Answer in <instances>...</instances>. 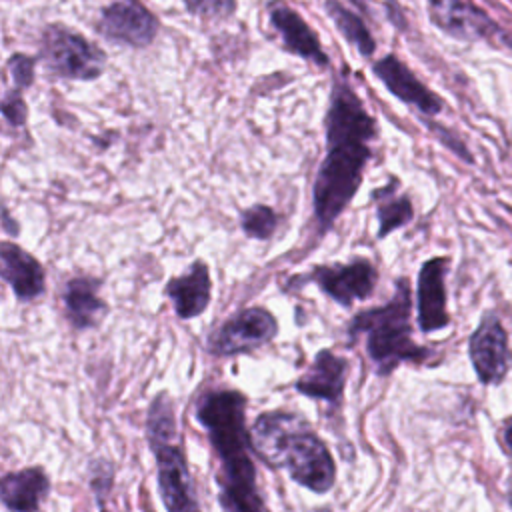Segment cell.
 <instances>
[{
	"instance_id": "obj_13",
	"label": "cell",
	"mask_w": 512,
	"mask_h": 512,
	"mask_svg": "<svg viewBox=\"0 0 512 512\" xmlns=\"http://www.w3.org/2000/svg\"><path fill=\"white\" fill-rule=\"evenodd\" d=\"M470 360L482 384H498L510 366L508 334L494 314H486L470 336Z\"/></svg>"
},
{
	"instance_id": "obj_30",
	"label": "cell",
	"mask_w": 512,
	"mask_h": 512,
	"mask_svg": "<svg viewBox=\"0 0 512 512\" xmlns=\"http://www.w3.org/2000/svg\"><path fill=\"white\" fill-rule=\"evenodd\" d=\"M350 2H354L362 12H368V6H366V2H364V0H350Z\"/></svg>"
},
{
	"instance_id": "obj_18",
	"label": "cell",
	"mask_w": 512,
	"mask_h": 512,
	"mask_svg": "<svg viewBox=\"0 0 512 512\" xmlns=\"http://www.w3.org/2000/svg\"><path fill=\"white\" fill-rule=\"evenodd\" d=\"M102 280L92 276H74L62 288L66 320L76 330L96 328L108 314V304L100 296Z\"/></svg>"
},
{
	"instance_id": "obj_11",
	"label": "cell",
	"mask_w": 512,
	"mask_h": 512,
	"mask_svg": "<svg viewBox=\"0 0 512 512\" xmlns=\"http://www.w3.org/2000/svg\"><path fill=\"white\" fill-rule=\"evenodd\" d=\"M372 74L394 98L416 108L420 114L434 118L442 112V98L434 90H430L396 54H384L382 58H378L372 64Z\"/></svg>"
},
{
	"instance_id": "obj_20",
	"label": "cell",
	"mask_w": 512,
	"mask_h": 512,
	"mask_svg": "<svg viewBox=\"0 0 512 512\" xmlns=\"http://www.w3.org/2000/svg\"><path fill=\"white\" fill-rule=\"evenodd\" d=\"M372 202L376 206L378 232L376 238L382 240L394 230L406 226L414 218L412 200L408 194L400 192L398 178H390L388 184L372 190Z\"/></svg>"
},
{
	"instance_id": "obj_10",
	"label": "cell",
	"mask_w": 512,
	"mask_h": 512,
	"mask_svg": "<svg viewBox=\"0 0 512 512\" xmlns=\"http://www.w3.org/2000/svg\"><path fill=\"white\" fill-rule=\"evenodd\" d=\"M98 34L124 48H148L160 30L156 14L140 0H110L98 16Z\"/></svg>"
},
{
	"instance_id": "obj_19",
	"label": "cell",
	"mask_w": 512,
	"mask_h": 512,
	"mask_svg": "<svg viewBox=\"0 0 512 512\" xmlns=\"http://www.w3.org/2000/svg\"><path fill=\"white\" fill-rule=\"evenodd\" d=\"M50 492V478L42 466L6 472L0 480V500L8 512H38Z\"/></svg>"
},
{
	"instance_id": "obj_32",
	"label": "cell",
	"mask_w": 512,
	"mask_h": 512,
	"mask_svg": "<svg viewBox=\"0 0 512 512\" xmlns=\"http://www.w3.org/2000/svg\"><path fill=\"white\" fill-rule=\"evenodd\" d=\"M100 512H108V510H104V508H102V510H100Z\"/></svg>"
},
{
	"instance_id": "obj_12",
	"label": "cell",
	"mask_w": 512,
	"mask_h": 512,
	"mask_svg": "<svg viewBox=\"0 0 512 512\" xmlns=\"http://www.w3.org/2000/svg\"><path fill=\"white\" fill-rule=\"evenodd\" d=\"M268 22L276 30L286 52L322 70L330 66V56L326 54L318 34L292 6L282 0L268 2Z\"/></svg>"
},
{
	"instance_id": "obj_1",
	"label": "cell",
	"mask_w": 512,
	"mask_h": 512,
	"mask_svg": "<svg viewBox=\"0 0 512 512\" xmlns=\"http://www.w3.org/2000/svg\"><path fill=\"white\" fill-rule=\"evenodd\" d=\"M380 130L354 86L334 76L324 116L326 150L312 186V208L318 234H326L354 200L372 160Z\"/></svg>"
},
{
	"instance_id": "obj_7",
	"label": "cell",
	"mask_w": 512,
	"mask_h": 512,
	"mask_svg": "<svg viewBox=\"0 0 512 512\" xmlns=\"http://www.w3.org/2000/svg\"><path fill=\"white\" fill-rule=\"evenodd\" d=\"M378 272L368 258L356 256L344 264H316L308 272H300L288 278L286 290H298L314 284L328 298L342 308H352L354 302L366 300L376 288Z\"/></svg>"
},
{
	"instance_id": "obj_9",
	"label": "cell",
	"mask_w": 512,
	"mask_h": 512,
	"mask_svg": "<svg viewBox=\"0 0 512 512\" xmlns=\"http://www.w3.org/2000/svg\"><path fill=\"white\" fill-rule=\"evenodd\" d=\"M278 334L276 316L264 306H250L234 312L206 338L212 356H236L272 342Z\"/></svg>"
},
{
	"instance_id": "obj_23",
	"label": "cell",
	"mask_w": 512,
	"mask_h": 512,
	"mask_svg": "<svg viewBox=\"0 0 512 512\" xmlns=\"http://www.w3.org/2000/svg\"><path fill=\"white\" fill-rule=\"evenodd\" d=\"M188 14L210 20V22H222L236 14L238 0H180Z\"/></svg>"
},
{
	"instance_id": "obj_6",
	"label": "cell",
	"mask_w": 512,
	"mask_h": 512,
	"mask_svg": "<svg viewBox=\"0 0 512 512\" xmlns=\"http://www.w3.org/2000/svg\"><path fill=\"white\" fill-rule=\"evenodd\" d=\"M38 58L60 80L92 82L106 70V52L74 28L54 22L40 34Z\"/></svg>"
},
{
	"instance_id": "obj_8",
	"label": "cell",
	"mask_w": 512,
	"mask_h": 512,
	"mask_svg": "<svg viewBox=\"0 0 512 512\" xmlns=\"http://www.w3.org/2000/svg\"><path fill=\"white\" fill-rule=\"evenodd\" d=\"M432 26L460 42H486L504 48L508 32L472 0H426Z\"/></svg>"
},
{
	"instance_id": "obj_22",
	"label": "cell",
	"mask_w": 512,
	"mask_h": 512,
	"mask_svg": "<svg viewBox=\"0 0 512 512\" xmlns=\"http://www.w3.org/2000/svg\"><path fill=\"white\" fill-rule=\"evenodd\" d=\"M280 216L268 204H252L240 212V228L248 238L270 240L278 228Z\"/></svg>"
},
{
	"instance_id": "obj_4",
	"label": "cell",
	"mask_w": 512,
	"mask_h": 512,
	"mask_svg": "<svg viewBox=\"0 0 512 512\" xmlns=\"http://www.w3.org/2000/svg\"><path fill=\"white\" fill-rule=\"evenodd\" d=\"M412 296L408 278H398L394 294L386 304L360 310L346 326L350 344L364 336L366 352L378 376H388L400 364H422L430 356L412 338Z\"/></svg>"
},
{
	"instance_id": "obj_14",
	"label": "cell",
	"mask_w": 512,
	"mask_h": 512,
	"mask_svg": "<svg viewBox=\"0 0 512 512\" xmlns=\"http://www.w3.org/2000/svg\"><path fill=\"white\" fill-rule=\"evenodd\" d=\"M446 272L448 258L436 256L426 260L418 272L416 312L422 332H436L448 326L450 316L446 308Z\"/></svg>"
},
{
	"instance_id": "obj_31",
	"label": "cell",
	"mask_w": 512,
	"mask_h": 512,
	"mask_svg": "<svg viewBox=\"0 0 512 512\" xmlns=\"http://www.w3.org/2000/svg\"><path fill=\"white\" fill-rule=\"evenodd\" d=\"M314 512H332L330 508H318V510H314Z\"/></svg>"
},
{
	"instance_id": "obj_21",
	"label": "cell",
	"mask_w": 512,
	"mask_h": 512,
	"mask_svg": "<svg viewBox=\"0 0 512 512\" xmlns=\"http://www.w3.org/2000/svg\"><path fill=\"white\" fill-rule=\"evenodd\" d=\"M324 12L340 32V36L362 56L372 58L376 52V38L370 28L354 10L344 6L340 0H324Z\"/></svg>"
},
{
	"instance_id": "obj_25",
	"label": "cell",
	"mask_w": 512,
	"mask_h": 512,
	"mask_svg": "<svg viewBox=\"0 0 512 512\" xmlns=\"http://www.w3.org/2000/svg\"><path fill=\"white\" fill-rule=\"evenodd\" d=\"M112 484H114L112 462H108L104 458H94L90 462V488H92V494H94L96 502L100 504V508L104 506L106 498L110 496Z\"/></svg>"
},
{
	"instance_id": "obj_26",
	"label": "cell",
	"mask_w": 512,
	"mask_h": 512,
	"mask_svg": "<svg viewBox=\"0 0 512 512\" xmlns=\"http://www.w3.org/2000/svg\"><path fill=\"white\" fill-rule=\"evenodd\" d=\"M2 116L12 128H22L28 122V104L22 96V90L14 88L2 98Z\"/></svg>"
},
{
	"instance_id": "obj_3",
	"label": "cell",
	"mask_w": 512,
	"mask_h": 512,
	"mask_svg": "<svg viewBox=\"0 0 512 512\" xmlns=\"http://www.w3.org/2000/svg\"><path fill=\"white\" fill-rule=\"evenodd\" d=\"M254 454L292 482L314 494H328L336 484V462L310 422L292 410L276 408L256 416L250 426Z\"/></svg>"
},
{
	"instance_id": "obj_16",
	"label": "cell",
	"mask_w": 512,
	"mask_h": 512,
	"mask_svg": "<svg viewBox=\"0 0 512 512\" xmlns=\"http://www.w3.org/2000/svg\"><path fill=\"white\" fill-rule=\"evenodd\" d=\"M164 292L180 320L198 318L212 300V278L208 264L196 258L182 274L168 280Z\"/></svg>"
},
{
	"instance_id": "obj_2",
	"label": "cell",
	"mask_w": 512,
	"mask_h": 512,
	"mask_svg": "<svg viewBox=\"0 0 512 512\" xmlns=\"http://www.w3.org/2000/svg\"><path fill=\"white\" fill-rule=\"evenodd\" d=\"M246 406L248 398L236 388H208L194 402V418L208 434L218 460L222 512H270L258 490Z\"/></svg>"
},
{
	"instance_id": "obj_27",
	"label": "cell",
	"mask_w": 512,
	"mask_h": 512,
	"mask_svg": "<svg viewBox=\"0 0 512 512\" xmlns=\"http://www.w3.org/2000/svg\"><path fill=\"white\" fill-rule=\"evenodd\" d=\"M426 124H428V128L438 136V140H440L446 148H450L458 158H462V160L468 162V164L474 162V156L468 152V148L464 146V142H462L458 136L450 134L444 126H438V124H434V122H430V120H426Z\"/></svg>"
},
{
	"instance_id": "obj_15",
	"label": "cell",
	"mask_w": 512,
	"mask_h": 512,
	"mask_svg": "<svg viewBox=\"0 0 512 512\" xmlns=\"http://www.w3.org/2000/svg\"><path fill=\"white\" fill-rule=\"evenodd\" d=\"M346 372L348 362L330 348H322L314 354L308 370H304V374L294 382V388L306 398L324 400L332 408H338L344 396Z\"/></svg>"
},
{
	"instance_id": "obj_29",
	"label": "cell",
	"mask_w": 512,
	"mask_h": 512,
	"mask_svg": "<svg viewBox=\"0 0 512 512\" xmlns=\"http://www.w3.org/2000/svg\"><path fill=\"white\" fill-rule=\"evenodd\" d=\"M504 442H506V446H508V450L512 452V422L506 426V430H504Z\"/></svg>"
},
{
	"instance_id": "obj_5",
	"label": "cell",
	"mask_w": 512,
	"mask_h": 512,
	"mask_svg": "<svg viewBox=\"0 0 512 512\" xmlns=\"http://www.w3.org/2000/svg\"><path fill=\"white\" fill-rule=\"evenodd\" d=\"M146 440L156 460L158 492L166 512H202L186 454L178 442L174 402L158 392L146 412Z\"/></svg>"
},
{
	"instance_id": "obj_17",
	"label": "cell",
	"mask_w": 512,
	"mask_h": 512,
	"mask_svg": "<svg viewBox=\"0 0 512 512\" xmlns=\"http://www.w3.org/2000/svg\"><path fill=\"white\" fill-rule=\"evenodd\" d=\"M0 262L2 280L12 288L16 300L30 302L44 292V268L22 246L4 240L0 244Z\"/></svg>"
},
{
	"instance_id": "obj_24",
	"label": "cell",
	"mask_w": 512,
	"mask_h": 512,
	"mask_svg": "<svg viewBox=\"0 0 512 512\" xmlns=\"http://www.w3.org/2000/svg\"><path fill=\"white\" fill-rule=\"evenodd\" d=\"M38 60L40 58L24 54V52L10 54V58L6 60V70H8V74H10L12 82H14V88L24 92L26 88H30L34 84Z\"/></svg>"
},
{
	"instance_id": "obj_28",
	"label": "cell",
	"mask_w": 512,
	"mask_h": 512,
	"mask_svg": "<svg viewBox=\"0 0 512 512\" xmlns=\"http://www.w3.org/2000/svg\"><path fill=\"white\" fill-rule=\"evenodd\" d=\"M2 230H4L6 234H10V236H18V234H20V226H18V222H14V220L10 218V212H8L6 206L2 208Z\"/></svg>"
}]
</instances>
